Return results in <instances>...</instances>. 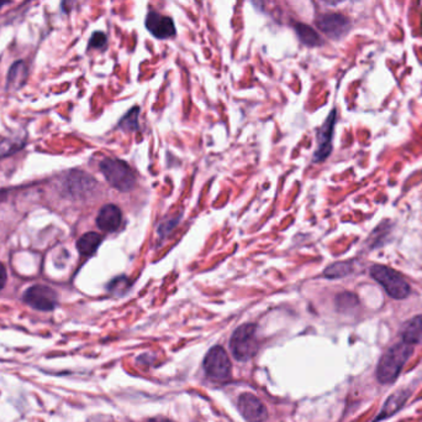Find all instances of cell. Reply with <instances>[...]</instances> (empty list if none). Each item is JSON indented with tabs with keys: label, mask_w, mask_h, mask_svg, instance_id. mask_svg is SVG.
Segmentation results:
<instances>
[{
	"label": "cell",
	"mask_w": 422,
	"mask_h": 422,
	"mask_svg": "<svg viewBox=\"0 0 422 422\" xmlns=\"http://www.w3.org/2000/svg\"><path fill=\"white\" fill-rule=\"evenodd\" d=\"M414 353V345L400 342L384 353L377 367V378L382 384L393 383Z\"/></svg>",
	"instance_id": "6da1fadb"
},
{
	"label": "cell",
	"mask_w": 422,
	"mask_h": 422,
	"mask_svg": "<svg viewBox=\"0 0 422 422\" xmlns=\"http://www.w3.org/2000/svg\"><path fill=\"white\" fill-rule=\"evenodd\" d=\"M100 170L110 186L121 192L131 191L136 185V175L129 164L119 159H105L100 162Z\"/></svg>",
	"instance_id": "7a4b0ae2"
},
{
	"label": "cell",
	"mask_w": 422,
	"mask_h": 422,
	"mask_svg": "<svg viewBox=\"0 0 422 422\" xmlns=\"http://www.w3.org/2000/svg\"><path fill=\"white\" fill-rule=\"evenodd\" d=\"M256 331V325L246 323L234 332L231 337L230 350L236 361H247L256 356L259 348Z\"/></svg>",
	"instance_id": "3957f363"
},
{
	"label": "cell",
	"mask_w": 422,
	"mask_h": 422,
	"mask_svg": "<svg viewBox=\"0 0 422 422\" xmlns=\"http://www.w3.org/2000/svg\"><path fill=\"white\" fill-rule=\"evenodd\" d=\"M371 276L380 283L387 294L395 300H404L412 292V288L405 279L390 267L373 265L371 267Z\"/></svg>",
	"instance_id": "277c9868"
},
{
	"label": "cell",
	"mask_w": 422,
	"mask_h": 422,
	"mask_svg": "<svg viewBox=\"0 0 422 422\" xmlns=\"http://www.w3.org/2000/svg\"><path fill=\"white\" fill-rule=\"evenodd\" d=\"M231 361L222 347H213L204 359V370L209 378L215 382H224L230 378Z\"/></svg>",
	"instance_id": "5b68a950"
},
{
	"label": "cell",
	"mask_w": 422,
	"mask_h": 422,
	"mask_svg": "<svg viewBox=\"0 0 422 422\" xmlns=\"http://www.w3.org/2000/svg\"><path fill=\"white\" fill-rule=\"evenodd\" d=\"M22 300L33 310L49 312L58 305V295L46 285H33L24 292Z\"/></svg>",
	"instance_id": "8992f818"
},
{
	"label": "cell",
	"mask_w": 422,
	"mask_h": 422,
	"mask_svg": "<svg viewBox=\"0 0 422 422\" xmlns=\"http://www.w3.org/2000/svg\"><path fill=\"white\" fill-rule=\"evenodd\" d=\"M237 407L241 412L243 419L248 422H264L268 419L267 407L261 399L251 393H243L240 395L237 401Z\"/></svg>",
	"instance_id": "52a82bcc"
},
{
	"label": "cell",
	"mask_w": 422,
	"mask_h": 422,
	"mask_svg": "<svg viewBox=\"0 0 422 422\" xmlns=\"http://www.w3.org/2000/svg\"><path fill=\"white\" fill-rule=\"evenodd\" d=\"M316 24H318V29L330 36L331 39L343 38L351 28L350 20L343 15L336 14V13L321 15L318 17Z\"/></svg>",
	"instance_id": "ba28073f"
},
{
	"label": "cell",
	"mask_w": 422,
	"mask_h": 422,
	"mask_svg": "<svg viewBox=\"0 0 422 422\" xmlns=\"http://www.w3.org/2000/svg\"><path fill=\"white\" fill-rule=\"evenodd\" d=\"M146 28L157 39H170L176 36L175 22L170 17H165L156 11L148 13L146 17Z\"/></svg>",
	"instance_id": "9c48e42d"
},
{
	"label": "cell",
	"mask_w": 422,
	"mask_h": 422,
	"mask_svg": "<svg viewBox=\"0 0 422 422\" xmlns=\"http://www.w3.org/2000/svg\"><path fill=\"white\" fill-rule=\"evenodd\" d=\"M334 124H336V111H332L324 125L318 130V150L314 155V162H324L325 159L331 154Z\"/></svg>",
	"instance_id": "30bf717a"
},
{
	"label": "cell",
	"mask_w": 422,
	"mask_h": 422,
	"mask_svg": "<svg viewBox=\"0 0 422 422\" xmlns=\"http://www.w3.org/2000/svg\"><path fill=\"white\" fill-rule=\"evenodd\" d=\"M122 222L120 208L115 205H106L99 212L97 226L104 232H115Z\"/></svg>",
	"instance_id": "8fae6325"
},
{
	"label": "cell",
	"mask_w": 422,
	"mask_h": 422,
	"mask_svg": "<svg viewBox=\"0 0 422 422\" xmlns=\"http://www.w3.org/2000/svg\"><path fill=\"white\" fill-rule=\"evenodd\" d=\"M409 396H410V391H407V390H398L394 394L390 395L389 398L385 401L382 412L379 414L378 417L375 419V422L395 415L403 406L405 405Z\"/></svg>",
	"instance_id": "7c38bea8"
},
{
	"label": "cell",
	"mask_w": 422,
	"mask_h": 422,
	"mask_svg": "<svg viewBox=\"0 0 422 422\" xmlns=\"http://www.w3.org/2000/svg\"><path fill=\"white\" fill-rule=\"evenodd\" d=\"M401 338L406 345H415L422 343V315L415 316L401 328Z\"/></svg>",
	"instance_id": "4fadbf2b"
},
{
	"label": "cell",
	"mask_w": 422,
	"mask_h": 422,
	"mask_svg": "<svg viewBox=\"0 0 422 422\" xmlns=\"http://www.w3.org/2000/svg\"><path fill=\"white\" fill-rule=\"evenodd\" d=\"M100 243H102L100 234L89 232V233L83 234L82 237L78 239L77 249L82 256H92L97 251Z\"/></svg>",
	"instance_id": "5bb4252c"
},
{
	"label": "cell",
	"mask_w": 422,
	"mask_h": 422,
	"mask_svg": "<svg viewBox=\"0 0 422 422\" xmlns=\"http://www.w3.org/2000/svg\"><path fill=\"white\" fill-rule=\"evenodd\" d=\"M294 29H295L296 35L299 36V39L302 44L310 46V47H315V46H320L323 44V40L320 38V35L307 24L296 22Z\"/></svg>",
	"instance_id": "9a60e30c"
},
{
	"label": "cell",
	"mask_w": 422,
	"mask_h": 422,
	"mask_svg": "<svg viewBox=\"0 0 422 422\" xmlns=\"http://www.w3.org/2000/svg\"><path fill=\"white\" fill-rule=\"evenodd\" d=\"M26 66L22 61L15 62L8 75V89L20 87L26 78Z\"/></svg>",
	"instance_id": "2e32d148"
},
{
	"label": "cell",
	"mask_w": 422,
	"mask_h": 422,
	"mask_svg": "<svg viewBox=\"0 0 422 422\" xmlns=\"http://www.w3.org/2000/svg\"><path fill=\"white\" fill-rule=\"evenodd\" d=\"M353 272V267L351 263L348 261H340V263H334L332 265H330L325 270V276L329 279L345 278L347 275H350Z\"/></svg>",
	"instance_id": "e0dca14e"
},
{
	"label": "cell",
	"mask_w": 422,
	"mask_h": 422,
	"mask_svg": "<svg viewBox=\"0 0 422 422\" xmlns=\"http://www.w3.org/2000/svg\"><path fill=\"white\" fill-rule=\"evenodd\" d=\"M138 114H140V111H138V107L136 108H133L131 111L127 113L125 117L121 119L120 123H119V127H120L124 132H127V133H130V132H136L138 130Z\"/></svg>",
	"instance_id": "ac0fdd59"
},
{
	"label": "cell",
	"mask_w": 422,
	"mask_h": 422,
	"mask_svg": "<svg viewBox=\"0 0 422 422\" xmlns=\"http://www.w3.org/2000/svg\"><path fill=\"white\" fill-rule=\"evenodd\" d=\"M337 304L340 305L342 308H350V307H355L358 305V299H357L356 295L353 294H342L337 297Z\"/></svg>",
	"instance_id": "d6986e66"
},
{
	"label": "cell",
	"mask_w": 422,
	"mask_h": 422,
	"mask_svg": "<svg viewBox=\"0 0 422 422\" xmlns=\"http://www.w3.org/2000/svg\"><path fill=\"white\" fill-rule=\"evenodd\" d=\"M105 45H106V35L99 33V31L98 33H94L92 39H90V42H89V46L95 47V49H102V47H104Z\"/></svg>",
	"instance_id": "ffe728a7"
},
{
	"label": "cell",
	"mask_w": 422,
	"mask_h": 422,
	"mask_svg": "<svg viewBox=\"0 0 422 422\" xmlns=\"http://www.w3.org/2000/svg\"><path fill=\"white\" fill-rule=\"evenodd\" d=\"M6 280H8V274H6V267L0 263V290L6 286Z\"/></svg>",
	"instance_id": "44dd1931"
},
{
	"label": "cell",
	"mask_w": 422,
	"mask_h": 422,
	"mask_svg": "<svg viewBox=\"0 0 422 422\" xmlns=\"http://www.w3.org/2000/svg\"><path fill=\"white\" fill-rule=\"evenodd\" d=\"M149 422H172L168 421V420H163V419H154V420H151Z\"/></svg>",
	"instance_id": "7402d4cb"
}]
</instances>
